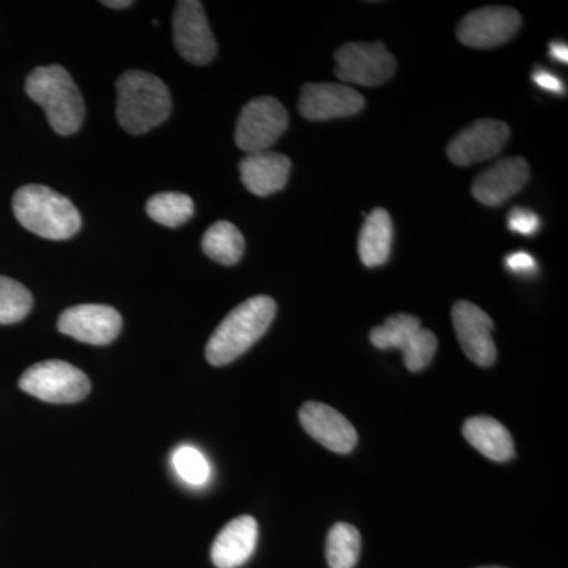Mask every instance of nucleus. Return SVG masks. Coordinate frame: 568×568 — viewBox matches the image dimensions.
<instances>
[{
  "mask_svg": "<svg viewBox=\"0 0 568 568\" xmlns=\"http://www.w3.org/2000/svg\"><path fill=\"white\" fill-rule=\"evenodd\" d=\"M276 304L268 295H254L244 304L235 306L213 332L205 357L213 366H224L241 357L263 338L274 323Z\"/></svg>",
  "mask_w": 568,
  "mask_h": 568,
  "instance_id": "obj_1",
  "label": "nucleus"
},
{
  "mask_svg": "<svg viewBox=\"0 0 568 568\" xmlns=\"http://www.w3.org/2000/svg\"><path fill=\"white\" fill-rule=\"evenodd\" d=\"M170 89L148 71H125L118 81V121L125 132L142 134L162 125L171 114Z\"/></svg>",
  "mask_w": 568,
  "mask_h": 568,
  "instance_id": "obj_2",
  "label": "nucleus"
},
{
  "mask_svg": "<svg viewBox=\"0 0 568 568\" xmlns=\"http://www.w3.org/2000/svg\"><path fill=\"white\" fill-rule=\"evenodd\" d=\"M13 213L26 230L48 241H67L81 230L80 211L69 197L43 185L21 186Z\"/></svg>",
  "mask_w": 568,
  "mask_h": 568,
  "instance_id": "obj_3",
  "label": "nucleus"
},
{
  "mask_svg": "<svg viewBox=\"0 0 568 568\" xmlns=\"http://www.w3.org/2000/svg\"><path fill=\"white\" fill-rule=\"evenodd\" d=\"M26 92L47 112L48 122L62 136L77 133L84 121V100L77 82L61 65L39 67L26 80Z\"/></svg>",
  "mask_w": 568,
  "mask_h": 568,
  "instance_id": "obj_4",
  "label": "nucleus"
},
{
  "mask_svg": "<svg viewBox=\"0 0 568 568\" xmlns=\"http://www.w3.org/2000/svg\"><path fill=\"white\" fill-rule=\"evenodd\" d=\"M20 388L41 402L71 405L89 395L91 381L69 362L44 361L22 373Z\"/></svg>",
  "mask_w": 568,
  "mask_h": 568,
  "instance_id": "obj_5",
  "label": "nucleus"
},
{
  "mask_svg": "<svg viewBox=\"0 0 568 568\" xmlns=\"http://www.w3.org/2000/svg\"><path fill=\"white\" fill-rule=\"evenodd\" d=\"M290 115L274 97H260L245 104L235 125V144L245 153L271 151L286 132Z\"/></svg>",
  "mask_w": 568,
  "mask_h": 568,
  "instance_id": "obj_6",
  "label": "nucleus"
},
{
  "mask_svg": "<svg viewBox=\"0 0 568 568\" xmlns=\"http://www.w3.org/2000/svg\"><path fill=\"white\" fill-rule=\"evenodd\" d=\"M396 62L384 43H346L335 52V74L349 84L376 88L394 77Z\"/></svg>",
  "mask_w": 568,
  "mask_h": 568,
  "instance_id": "obj_7",
  "label": "nucleus"
},
{
  "mask_svg": "<svg viewBox=\"0 0 568 568\" xmlns=\"http://www.w3.org/2000/svg\"><path fill=\"white\" fill-rule=\"evenodd\" d=\"M174 44L179 54L194 65H207L216 55V41L203 3L182 0L174 11Z\"/></svg>",
  "mask_w": 568,
  "mask_h": 568,
  "instance_id": "obj_8",
  "label": "nucleus"
},
{
  "mask_svg": "<svg viewBox=\"0 0 568 568\" xmlns=\"http://www.w3.org/2000/svg\"><path fill=\"white\" fill-rule=\"evenodd\" d=\"M521 24V14L510 7H484L463 18L457 37L466 47L488 50L514 39Z\"/></svg>",
  "mask_w": 568,
  "mask_h": 568,
  "instance_id": "obj_9",
  "label": "nucleus"
},
{
  "mask_svg": "<svg viewBox=\"0 0 568 568\" xmlns=\"http://www.w3.org/2000/svg\"><path fill=\"white\" fill-rule=\"evenodd\" d=\"M61 334L85 345H110L122 331V316L108 305H78L65 310L59 317Z\"/></svg>",
  "mask_w": 568,
  "mask_h": 568,
  "instance_id": "obj_10",
  "label": "nucleus"
},
{
  "mask_svg": "<svg viewBox=\"0 0 568 568\" xmlns=\"http://www.w3.org/2000/svg\"><path fill=\"white\" fill-rule=\"evenodd\" d=\"M365 108L361 92L336 82H308L302 88L298 111L308 121L353 118Z\"/></svg>",
  "mask_w": 568,
  "mask_h": 568,
  "instance_id": "obj_11",
  "label": "nucleus"
},
{
  "mask_svg": "<svg viewBox=\"0 0 568 568\" xmlns=\"http://www.w3.org/2000/svg\"><path fill=\"white\" fill-rule=\"evenodd\" d=\"M510 138L507 123L480 119L459 132L447 145V155L458 166H469L495 159Z\"/></svg>",
  "mask_w": 568,
  "mask_h": 568,
  "instance_id": "obj_12",
  "label": "nucleus"
},
{
  "mask_svg": "<svg viewBox=\"0 0 568 568\" xmlns=\"http://www.w3.org/2000/svg\"><path fill=\"white\" fill-rule=\"evenodd\" d=\"M452 321L462 349L467 358L478 366H491L497 358L493 339L491 317L467 301H459L452 308Z\"/></svg>",
  "mask_w": 568,
  "mask_h": 568,
  "instance_id": "obj_13",
  "label": "nucleus"
},
{
  "mask_svg": "<svg viewBox=\"0 0 568 568\" xmlns=\"http://www.w3.org/2000/svg\"><path fill=\"white\" fill-rule=\"evenodd\" d=\"M298 418L310 437L335 454H349L357 446V432L353 424L334 407L316 402L305 403Z\"/></svg>",
  "mask_w": 568,
  "mask_h": 568,
  "instance_id": "obj_14",
  "label": "nucleus"
},
{
  "mask_svg": "<svg viewBox=\"0 0 568 568\" xmlns=\"http://www.w3.org/2000/svg\"><path fill=\"white\" fill-rule=\"evenodd\" d=\"M529 182V164L521 156L499 160L473 182V196L478 203L497 207L521 192Z\"/></svg>",
  "mask_w": 568,
  "mask_h": 568,
  "instance_id": "obj_15",
  "label": "nucleus"
},
{
  "mask_svg": "<svg viewBox=\"0 0 568 568\" xmlns=\"http://www.w3.org/2000/svg\"><path fill=\"white\" fill-rule=\"evenodd\" d=\"M291 160L272 151L246 153L239 164L242 183L256 196H271L286 186L291 174Z\"/></svg>",
  "mask_w": 568,
  "mask_h": 568,
  "instance_id": "obj_16",
  "label": "nucleus"
},
{
  "mask_svg": "<svg viewBox=\"0 0 568 568\" xmlns=\"http://www.w3.org/2000/svg\"><path fill=\"white\" fill-rule=\"evenodd\" d=\"M257 544V523L244 515L227 523L212 545L211 558L215 567L237 568L252 558Z\"/></svg>",
  "mask_w": 568,
  "mask_h": 568,
  "instance_id": "obj_17",
  "label": "nucleus"
},
{
  "mask_svg": "<svg viewBox=\"0 0 568 568\" xmlns=\"http://www.w3.org/2000/svg\"><path fill=\"white\" fill-rule=\"evenodd\" d=\"M463 435L470 446L493 462L504 463L514 458V437L506 426L495 418L487 416L469 418L463 425Z\"/></svg>",
  "mask_w": 568,
  "mask_h": 568,
  "instance_id": "obj_18",
  "label": "nucleus"
},
{
  "mask_svg": "<svg viewBox=\"0 0 568 568\" xmlns=\"http://www.w3.org/2000/svg\"><path fill=\"white\" fill-rule=\"evenodd\" d=\"M394 223L386 209L377 207L366 216L358 235V256L366 267H379L390 257Z\"/></svg>",
  "mask_w": 568,
  "mask_h": 568,
  "instance_id": "obj_19",
  "label": "nucleus"
},
{
  "mask_svg": "<svg viewBox=\"0 0 568 568\" xmlns=\"http://www.w3.org/2000/svg\"><path fill=\"white\" fill-rule=\"evenodd\" d=\"M203 252L215 263L234 265L245 253V239L230 222H216L204 233Z\"/></svg>",
  "mask_w": 568,
  "mask_h": 568,
  "instance_id": "obj_20",
  "label": "nucleus"
},
{
  "mask_svg": "<svg viewBox=\"0 0 568 568\" xmlns=\"http://www.w3.org/2000/svg\"><path fill=\"white\" fill-rule=\"evenodd\" d=\"M420 328L422 323L418 317L398 313V315L388 317L386 323L373 328L369 342L377 349H399L403 353Z\"/></svg>",
  "mask_w": 568,
  "mask_h": 568,
  "instance_id": "obj_21",
  "label": "nucleus"
},
{
  "mask_svg": "<svg viewBox=\"0 0 568 568\" xmlns=\"http://www.w3.org/2000/svg\"><path fill=\"white\" fill-rule=\"evenodd\" d=\"M361 532L347 523H336L327 536L325 555L331 568H354L361 558Z\"/></svg>",
  "mask_w": 568,
  "mask_h": 568,
  "instance_id": "obj_22",
  "label": "nucleus"
},
{
  "mask_svg": "<svg viewBox=\"0 0 568 568\" xmlns=\"http://www.w3.org/2000/svg\"><path fill=\"white\" fill-rule=\"evenodd\" d=\"M145 211L153 222L168 227H178L192 219L194 203L192 197L185 193H159L153 194L148 201Z\"/></svg>",
  "mask_w": 568,
  "mask_h": 568,
  "instance_id": "obj_23",
  "label": "nucleus"
},
{
  "mask_svg": "<svg viewBox=\"0 0 568 568\" xmlns=\"http://www.w3.org/2000/svg\"><path fill=\"white\" fill-rule=\"evenodd\" d=\"M32 294L20 282L0 276V324H17L32 310Z\"/></svg>",
  "mask_w": 568,
  "mask_h": 568,
  "instance_id": "obj_24",
  "label": "nucleus"
},
{
  "mask_svg": "<svg viewBox=\"0 0 568 568\" xmlns=\"http://www.w3.org/2000/svg\"><path fill=\"white\" fill-rule=\"evenodd\" d=\"M175 473L192 487H203L211 478V466L197 448L179 447L173 455Z\"/></svg>",
  "mask_w": 568,
  "mask_h": 568,
  "instance_id": "obj_25",
  "label": "nucleus"
},
{
  "mask_svg": "<svg viewBox=\"0 0 568 568\" xmlns=\"http://www.w3.org/2000/svg\"><path fill=\"white\" fill-rule=\"evenodd\" d=\"M437 351V338L428 328L422 327L414 336L410 345L403 351L405 365L409 372L417 373L432 364Z\"/></svg>",
  "mask_w": 568,
  "mask_h": 568,
  "instance_id": "obj_26",
  "label": "nucleus"
},
{
  "mask_svg": "<svg viewBox=\"0 0 568 568\" xmlns=\"http://www.w3.org/2000/svg\"><path fill=\"white\" fill-rule=\"evenodd\" d=\"M508 230L521 235H532L540 230V220L529 209L515 207L508 213Z\"/></svg>",
  "mask_w": 568,
  "mask_h": 568,
  "instance_id": "obj_27",
  "label": "nucleus"
},
{
  "mask_svg": "<svg viewBox=\"0 0 568 568\" xmlns=\"http://www.w3.org/2000/svg\"><path fill=\"white\" fill-rule=\"evenodd\" d=\"M507 267L510 268L514 274L529 275L536 274L537 263L529 253L517 252L508 254L506 260Z\"/></svg>",
  "mask_w": 568,
  "mask_h": 568,
  "instance_id": "obj_28",
  "label": "nucleus"
},
{
  "mask_svg": "<svg viewBox=\"0 0 568 568\" xmlns=\"http://www.w3.org/2000/svg\"><path fill=\"white\" fill-rule=\"evenodd\" d=\"M532 80L536 82L538 88L545 89V91L552 93H564L566 92V88H564V82L559 80L556 74H552L551 71H547L544 69H537L534 71Z\"/></svg>",
  "mask_w": 568,
  "mask_h": 568,
  "instance_id": "obj_29",
  "label": "nucleus"
},
{
  "mask_svg": "<svg viewBox=\"0 0 568 568\" xmlns=\"http://www.w3.org/2000/svg\"><path fill=\"white\" fill-rule=\"evenodd\" d=\"M549 54L558 62H568V47L566 43H562V41H552V43L549 44Z\"/></svg>",
  "mask_w": 568,
  "mask_h": 568,
  "instance_id": "obj_30",
  "label": "nucleus"
},
{
  "mask_svg": "<svg viewBox=\"0 0 568 568\" xmlns=\"http://www.w3.org/2000/svg\"><path fill=\"white\" fill-rule=\"evenodd\" d=\"M103 6L110 7V9H129L133 6V2L132 0H106Z\"/></svg>",
  "mask_w": 568,
  "mask_h": 568,
  "instance_id": "obj_31",
  "label": "nucleus"
},
{
  "mask_svg": "<svg viewBox=\"0 0 568 568\" xmlns=\"http://www.w3.org/2000/svg\"><path fill=\"white\" fill-rule=\"evenodd\" d=\"M480 568H504V567H480Z\"/></svg>",
  "mask_w": 568,
  "mask_h": 568,
  "instance_id": "obj_32",
  "label": "nucleus"
}]
</instances>
